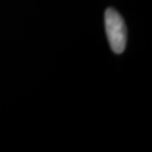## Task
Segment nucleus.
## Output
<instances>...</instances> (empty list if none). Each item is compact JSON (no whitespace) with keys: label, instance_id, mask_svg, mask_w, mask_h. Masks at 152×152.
I'll list each match as a JSON object with an SVG mask.
<instances>
[{"label":"nucleus","instance_id":"obj_1","mask_svg":"<svg viewBox=\"0 0 152 152\" xmlns=\"http://www.w3.org/2000/svg\"><path fill=\"white\" fill-rule=\"evenodd\" d=\"M105 29L112 50L121 53L126 45V27L123 17L113 8H108L105 12Z\"/></svg>","mask_w":152,"mask_h":152}]
</instances>
